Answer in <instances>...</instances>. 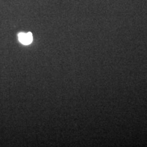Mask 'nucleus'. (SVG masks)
<instances>
[{"instance_id": "1", "label": "nucleus", "mask_w": 147, "mask_h": 147, "mask_svg": "<svg viewBox=\"0 0 147 147\" xmlns=\"http://www.w3.org/2000/svg\"><path fill=\"white\" fill-rule=\"evenodd\" d=\"M18 37L20 42L24 45H29L33 41V36L31 32L27 33H20L18 34Z\"/></svg>"}]
</instances>
